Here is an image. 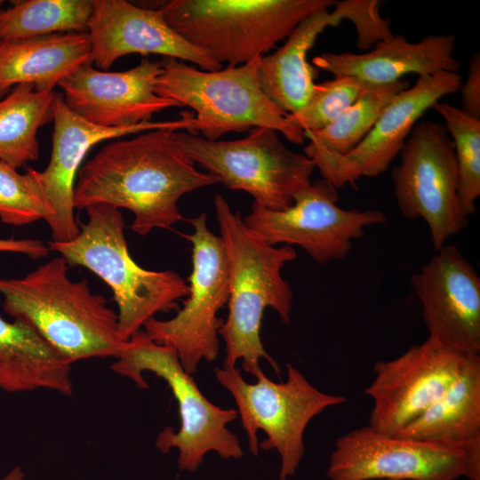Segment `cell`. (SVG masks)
<instances>
[{
  "instance_id": "22",
  "label": "cell",
  "mask_w": 480,
  "mask_h": 480,
  "mask_svg": "<svg viewBox=\"0 0 480 480\" xmlns=\"http://www.w3.org/2000/svg\"><path fill=\"white\" fill-rule=\"evenodd\" d=\"M347 19L344 1L318 11L301 21L272 53L260 58L259 80L266 95L285 114L302 108L315 87L316 69L308 61V53L316 38L329 27Z\"/></svg>"
},
{
  "instance_id": "17",
  "label": "cell",
  "mask_w": 480,
  "mask_h": 480,
  "mask_svg": "<svg viewBox=\"0 0 480 480\" xmlns=\"http://www.w3.org/2000/svg\"><path fill=\"white\" fill-rule=\"evenodd\" d=\"M193 116V113L185 111L180 113V119L172 121H150L119 128L101 127L74 113L66 105L62 94L56 92L51 156L47 166L38 171L40 186L53 212L47 223L52 241H68L79 232L75 217L74 189L82 162L92 147L107 140L160 128L192 132Z\"/></svg>"
},
{
  "instance_id": "16",
  "label": "cell",
  "mask_w": 480,
  "mask_h": 480,
  "mask_svg": "<svg viewBox=\"0 0 480 480\" xmlns=\"http://www.w3.org/2000/svg\"><path fill=\"white\" fill-rule=\"evenodd\" d=\"M411 277L429 339L480 355V276L455 245H444Z\"/></svg>"
},
{
  "instance_id": "29",
  "label": "cell",
  "mask_w": 480,
  "mask_h": 480,
  "mask_svg": "<svg viewBox=\"0 0 480 480\" xmlns=\"http://www.w3.org/2000/svg\"><path fill=\"white\" fill-rule=\"evenodd\" d=\"M53 212L39 183L38 171L25 172L0 161V220L7 225L24 226L40 220L47 223Z\"/></svg>"
},
{
  "instance_id": "24",
  "label": "cell",
  "mask_w": 480,
  "mask_h": 480,
  "mask_svg": "<svg viewBox=\"0 0 480 480\" xmlns=\"http://www.w3.org/2000/svg\"><path fill=\"white\" fill-rule=\"evenodd\" d=\"M71 365L28 323L0 316V389L9 393L74 391Z\"/></svg>"
},
{
  "instance_id": "9",
  "label": "cell",
  "mask_w": 480,
  "mask_h": 480,
  "mask_svg": "<svg viewBox=\"0 0 480 480\" xmlns=\"http://www.w3.org/2000/svg\"><path fill=\"white\" fill-rule=\"evenodd\" d=\"M180 148L200 167L232 190H242L253 202L273 211L284 210L293 196L312 183L314 163L284 145L270 128L254 127L242 139L211 140L176 130Z\"/></svg>"
},
{
  "instance_id": "25",
  "label": "cell",
  "mask_w": 480,
  "mask_h": 480,
  "mask_svg": "<svg viewBox=\"0 0 480 480\" xmlns=\"http://www.w3.org/2000/svg\"><path fill=\"white\" fill-rule=\"evenodd\" d=\"M55 95L20 84L0 97V161L19 169L38 158L37 132L52 122Z\"/></svg>"
},
{
  "instance_id": "1",
  "label": "cell",
  "mask_w": 480,
  "mask_h": 480,
  "mask_svg": "<svg viewBox=\"0 0 480 480\" xmlns=\"http://www.w3.org/2000/svg\"><path fill=\"white\" fill-rule=\"evenodd\" d=\"M175 131L150 130L103 146L77 173L75 209L97 204L126 209L140 236L181 220L180 198L220 180L196 167L177 145Z\"/></svg>"
},
{
  "instance_id": "34",
  "label": "cell",
  "mask_w": 480,
  "mask_h": 480,
  "mask_svg": "<svg viewBox=\"0 0 480 480\" xmlns=\"http://www.w3.org/2000/svg\"><path fill=\"white\" fill-rule=\"evenodd\" d=\"M25 475L20 467L13 468L0 480H23Z\"/></svg>"
},
{
  "instance_id": "5",
  "label": "cell",
  "mask_w": 480,
  "mask_h": 480,
  "mask_svg": "<svg viewBox=\"0 0 480 480\" xmlns=\"http://www.w3.org/2000/svg\"><path fill=\"white\" fill-rule=\"evenodd\" d=\"M336 0H171L158 10L189 44L227 66L268 54L313 13Z\"/></svg>"
},
{
  "instance_id": "14",
  "label": "cell",
  "mask_w": 480,
  "mask_h": 480,
  "mask_svg": "<svg viewBox=\"0 0 480 480\" xmlns=\"http://www.w3.org/2000/svg\"><path fill=\"white\" fill-rule=\"evenodd\" d=\"M461 76L439 72L419 76L412 86L398 92L384 108L365 138L351 151L337 156L304 147L323 179L337 188L355 185L362 178L385 172L400 154L422 115L440 100L459 91Z\"/></svg>"
},
{
  "instance_id": "18",
  "label": "cell",
  "mask_w": 480,
  "mask_h": 480,
  "mask_svg": "<svg viewBox=\"0 0 480 480\" xmlns=\"http://www.w3.org/2000/svg\"><path fill=\"white\" fill-rule=\"evenodd\" d=\"M161 61L142 59L125 71L110 72L85 64L58 84L66 105L85 121L119 128L150 122L155 114L180 107L156 92Z\"/></svg>"
},
{
  "instance_id": "4",
  "label": "cell",
  "mask_w": 480,
  "mask_h": 480,
  "mask_svg": "<svg viewBox=\"0 0 480 480\" xmlns=\"http://www.w3.org/2000/svg\"><path fill=\"white\" fill-rule=\"evenodd\" d=\"M85 210L87 220L78 234L68 241H50L48 247L69 267H84L109 286L117 305L119 334L127 341L156 313L179 309L177 300L188 296V284L172 270H148L134 261L120 209L97 204Z\"/></svg>"
},
{
  "instance_id": "11",
  "label": "cell",
  "mask_w": 480,
  "mask_h": 480,
  "mask_svg": "<svg viewBox=\"0 0 480 480\" xmlns=\"http://www.w3.org/2000/svg\"><path fill=\"white\" fill-rule=\"evenodd\" d=\"M391 172L397 207L407 220L422 219L434 249L468 226L459 200V177L453 142L444 124L418 122Z\"/></svg>"
},
{
  "instance_id": "30",
  "label": "cell",
  "mask_w": 480,
  "mask_h": 480,
  "mask_svg": "<svg viewBox=\"0 0 480 480\" xmlns=\"http://www.w3.org/2000/svg\"><path fill=\"white\" fill-rule=\"evenodd\" d=\"M351 76H335L315 84L308 102L300 110L287 114V122L305 132L319 131L335 120L369 86Z\"/></svg>"
},
{
  "instance_id": "31",
  "label": "cell",
  "mask_w": 480,
  "mask_h": 480,
  "mask_svg": "<svg viewBox=\"0 0 480 480\" xmlns=\"http://www.w3.org/2000/svg\"><path fill=\"white\" fill-rule=\"evenodd\" d=\"M348 18L357 34L356 44L360 50H367L376 44L394 39L389 20L380 14L381 5L377 0H347Z\"/></svg>"
},
{
  "instance_id": "33",
  "label": "cell",
  "mask_w": 480,
  "mask_h": 480,
  "mask_svg": "<svg viewBox=\"0 0 480 480\" xmlns=\"http://www.w3.org/2000/svg\"><path fill=\"white\" fill-rule=\"evenodd\" d=\"M4 252L20 253L36 260L48 256L50 249L38 239L0 238V252Z\"/></svg>"
},
{
  "instance_id": "26",
  "label": "cell",
  "mask_w": 480,
  "mask_h": 480,
  "mask_svg": "<svg viewBox=\"0 0 480 480\" xmlns=\"http://www.w3.org/2000/svg\"><path fill=\"white\" fill-rule=\"evenodd\" d=\"M91 0H23L0 7V39L87 33Z\"/></svg>"
},
{
  "instance_id": "15",
  "label": "cell",
  "mask_w": 480,
  "mask_h": 480,
  "mask_svg": "<svg viewBox=\"0 0 480 480\" xmlns=\"http://www.w3.org/2000/svg\"><path fill=\"white\" fill-rule=\"evenodd\" d=\"M468 356L427 338L394 359L376 361L364 389L373 403L368 426L396 436L446 391Z\"/></svg>"
},
{
  "instance_id": "19",
  "label": "cell",
  "mask_w": 480,
  "mask_h": 480,
  "mask_svg": "<svg viewBox=\"0 0 480 480\" xmlns=\"http://www.w3.org/2000/svg\"><path fill=\"white\" fill-rule=\"evenodd\" d=\"M87 35L92 61L107 71L129 54H158L216 71L222 64L189 44L164 19L161 12L125 0H92Z\"/></svg>"
},
{
  "instance_id": "28",
  "label": "cell",
  "mask_w": 480,
  "mask_h": 480,
  "mask_svg": "<svg viewBox=\"0 0 480 480\" xmlns=\"http://www.w3.org/2000/svg\"><path fill=\"white\" fill-rule=\"evenodd\" d=\"M432 108L443 117L453 142L460 205L468 218L475 212L476 202L480 196V119L445 102L438 101Z\"/></svg>"
},
{
  "instance_id": "6",
  "label": "cell",
  "mask_w": 480,
  "mask_h": 480,
  "mask_svg": "<svg viewBox=\"0 0 480 480\" xmlns=\"http://www.w3.org/2000/svg\"><path fill=\"white\" fill-rule=\"evenodd\" d=\"M115 358L112 371L139 388L148 387L143 377L146 372L163 379L170 388L178 404L180 425L176 431L171 426L164 428L156 437V446L164 453L177 449L180 470H197L209 452L227 460L243 457L237 436L228 428L237 418V411L210 402L172 348L156 343L141 329L125 342Z\"/></svg>"
},
{
  "instance_id": "21",
  "label": "cell",
  "mask_w": 480,
  "mask_h": 480,
  "mask_svg": "<svg viewBox=\"0 0 480 480\" xmlns=\"http://www.w3.org/2000/svg\"><path fill=\"white\" fill-rule=\"evenodd\" d=\"M396 436L463 445L466 478L480 480V355L468 356L446 391Z\"/></svg>"
},
{
  "instance_id": "13",
  "label": "cell",
  "mask_w": 480,
  "mask_h": 480,
  "mask_svg": "<svg viewBox=\"0 0 480 480\" xmlns=\"http://www.w3.org/2000/svg\"><path fill=\"white\" fill-rule=\"evenodd\" d=\"M460 444L388 436L368 425L340 436L331 452L329 480H457L467 476Z\"/></svg>"
},
{
  "instance_id": "10",
  "label": "cell",
  "mask_w": 480,
  "mask_h": 480,
  "mask_svg": "<svg viewBox=\"0 0 480 480\" xmlns=\"http://www.w3.org/2000/svg\"><path fill=\"white\" fill-rule=\"evenodd\" d=\"M188 222L194 229L183 235L192 244L188 297L173 317H151L142 330L156 343L172 348L184 370L192 374L202 360L212 362L218 356L219 331L224 323L218 312L228 303L229 287L224 245L209 229L206 212Z\"/></svg>"
},
{
  "instance_id": "27",
  "label": "cell",
  "mask_w": 480,
  "mask_h": 480,
  "mask_svg": "<svg viewBox=\"0 0 480 480\" xmlns=\"http://www.w3.org/2000/svg\"><path fill=\"white\" fill-rule=\"evenodd\" d=\"M410 86L406 80L367 87L335 120L316 132H305L307 147L343 156L356 148L373 127L377 119L401 91Z\"/></svg>"
},
{
  "instance_id": "35",
  "label": "cell",
  "mask_w": 480,
  "mask_h": 480,
  "mask_svg": "<svg viewBox=\"0 0 480 480\" xmlns=\"http://www.w3.org/2000/svg\"><path fill=\"white\" fill-rule=\"evenodd\" d=\"M2 4H3V1H2V0H0V7L2 6Z\"/></svg>"
},
{
  "instance_id": "23",
  "label": "cell",
  "mask_w": 480,
  "mask_h": 480,
  "mask_svg": "<svg viewBox=\"0 0 480 480\" xmlns=\"http://www.w3.org/2000/svg\"><path fill=\"white\" fill-rule=\"evenodd\" d=\"M92 62L87 33L0 39V97L20 84L52 91L77 68Z\"/></svg>"
},
{
  "instance_id": "3",
  "label": "cell",
  "mask_w": 480,
  "mask_h": 480,
  "mask_svg": "<svg viewBox=\"0 0 480 480\" xmlns=\"http://www.w3.org/2000/svg\"><path fill=\"white\" fill-rule=\"evenodd\" d=\"M61 256L20 278H0L4 310L35 328L68 362L116 357L117 314L86 279L74 281Z\"/></svg>"
},
{
  "instance_id": "7",
  "label": "cell",
  "mask_w": 480,
  "mask_h": 480,
  "mask_svg": "<svg viewBox=\"0 0 480 480\" xmlns=\"http://www.w3.org/2000/svg\"><path fill=\"white\" fill-rule=\"evenodd\" d=\"M260 60L208 71L164 58L155 90L180 107L193 109L196 114L194 133L199 132L204 139L217 140L228 132L266 127L292 143L302 144L304 132L292 126L287 114L263 92L259 80Z\"/></svg>"
},
{
  "instance_id": "12",
  "label": "cell",
  "mask_w": 480,
  "mask_h": 480,
  "mask_svg": "<svg viewBox=\"0 0 480 480\" xmlns=\"http://www.w3.org/2000/svg\"><path fill=\"white\" fill-rule=\"evenodd\" d=\"M338 201L337 188L322 178L296 193L292 204L284 210H269L253 202L243 221L265 243L298 245L325 265L345 259L353 241L362 238L368 227L387 220L380 210H347Z\"/></svg>"
},
{
  "instance_id": "32",
  "label": "cell",
  "mask_w": 480,
  "mask_h": 480,
  "mask_svg": "<svg viewBox=\"0 0 480 480\" xmlns=\"http://www.w3.org/2000/svg\"><path fill=\"white\" fill-rule=\"evenodd\" d=\"M460 109L467 115L480 119V54L475 52L468 62L467 78L459 89Z\"/></svg>"
},
{
  "instance_id": "20",
  "label": "cell",
  "mask_w": 480,
  "mask_h": 480,
  "mask_svg": "<svg viewBox=\"0 0 480 480\" xmlns=\"http://www.w3.org/2000/svg\"><path fill=\"white\" fill-rule=\"evenodd\" d=\"M455 36L431 35L409 43L400 35L376 44L364 53L324 52L313 58L316 68L335 76H351L368 84L382 85L403 79L404 76L458 73L460 62L454 58Z\"/></svg>"
},
{
  "instance_id": "8",
  "label": "cell",
  "mask_w": 480,
  "mask_h": 480,
  "mask_svg": "<svg viewBox=\"0 0 480 480\" xmlns=\"http://www.w3.org/2000/svg\"><path fill=\"white\" fill-rule=\"evenodd\" d=\"M219 383L233 396L245 431L249 450H276L280 457L279 480L295 475L305 452L304 432L309 421L328 407L348 402L314 387L292 364L284 382L268 379L261 369L255 383L244 380L236 367H215Z\"/></svg>"
},
{
  "instance_id": "2",
  "label": "cell",
  "mask_w": 480,
  "mask_h": 480,
  "mask_svg": "<svg viewBox=\"0 0 480 480\" xmlns=\"http://www.w3.org/2000/svg\"><path fill=\"white\" fill-rule=\"evenodd\" d=\"M214 207L228 269V314L219 331L226 350L223 367L242 360L244 370L254 375L265 359L279 375L277 363L261 342L260 328L266 308L290 324L293 292L282 269L296 259V251L262 241L220 194L214 196Z\"/></svg>"
}]
</instances>
